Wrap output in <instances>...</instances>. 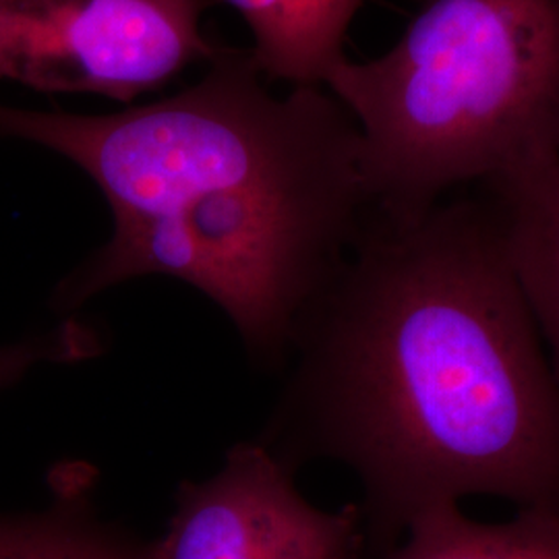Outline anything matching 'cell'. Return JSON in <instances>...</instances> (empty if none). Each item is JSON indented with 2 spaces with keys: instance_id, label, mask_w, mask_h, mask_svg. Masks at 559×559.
Wrapping results in <instances>:
<instances>
[{
  "instance_id": "obj_4",
  "label": "cell",
  "mask_w": 559,
  "mask_h": 559,
  "mask_svg": "<svg viewBox=\"0 0 559 559\" xmlns=\"http://www.w3.org/2000/svg\"><path fill=\"white\" fill-rule=\"evenodd\" d=\"M212 0H0V80L48 94L131 102L216 46L201 32Z\"/></svg>"
},
{
  "instance_id": "obj_7",
  "label": "cell",
  "mask_w": 559,
  "mask_h": 559,
  "mask_svg": "<svg viewBox=\"0 0 559 559\" xmlns=\"http://www.w3.org/2000/svg\"><path fill=\"white\" fill-rule=\"evenodd\" d=\"M214 2V0H212ZM251 29V60L265 80L320 87L344 57L348 25L365 0H218Z\"/></svg>"
},
{
  "instance_id": "obj_3",
  "label": "cell",
  "mask_w": 559,
  "mask_h": 559,
  "mask_svg": "<svg viewBox=\"0 0 559 559\" xmlns=\"http://www.w3.org/2000/svg\"><path fill=\"white\" fill-rule=\"evenodd\" d=\"M323 85L359 127L373 210L419 216L559 158V0H425L388 55Z\"/></svg>"
},
{
  "instance_id": "obj_1",
  "label": "cell",
  "mask_w": 559,
  "mask_h": 559,
  "mask_svg": "<svg viewBox=\"0 0 559 559\" xmlns=\"http://www.w3.org/2000/svg\"><path fill=\"white\" fill-rule=\"evenodd\" d=\"M290 348L272 452L350 468L380 537L471 496L559 514L558 378L487 193L373 210Z\"/></svg>"
},
{
  "instance_id": "obj_8",
  "label": "cell",
  "mask_w": 559,
  "mask_h": 559,
  "mask_svg": "<svg viewBox=\"0 0 559 559\" xmlns=\"http://www.w3.org/2000/svg\"><path fill=\"white\" fill-rule=\"evenodd\" d=\"M404 533L388 559H559V514L543 510L487 524L450 503L423 512Z\"/></svg>"
},
{
  "instance_id": "obj_5",
  "label": "cell",
  "mask_w": 559,
  "mask_h": 559,
  "mask_svg": "<svg viewBox=\"0 0 559 559\" xmlns=\"http://www.w3.org/2000/svg\"><path fill=\"white\" fill-rule=\"evenodd\" d=\"M360 512L305 500L293 471L263 443H240L221 471L182 485L160 559H355Z\"/></svg>"
},
{
  "instance_id": "obj_9",
  "label": "cell",
  "mask_w": 559,
  "mask_h": 559,
  "mask_svg": "<svg viewBox=\"0 0 559 559\" xmlns=\"http://www.w3.org/2000/svg\"><path fill=\"white\" fill-rule=\"evenodd\" d=\"M90 485L78 475L55 485V506L40 514L0 516V559H160L158 540L112 533L87 510Z\"/></svg>"
},
{
  "instance_id": "obj_6",
  "label": "cell",
  "mask_w": 559,
  "mask_h": 559,
  "mask_svg": "<svg viewBox=\"0 0 559 559\" xmlns=\"http://www.w3.org/2000/svg\"><path fill=\"white\" fill-rule=\"evenodd\" d=\"M500 214L514 274L559 383V158L485 182Z\"/></svg>"
},
{
  "instance_id": "obj_10",
  "label": "cell",
  "mask_w": 559,
  "mask_h": 559,
  "mask_svg": "<svg viewBox=\"0 0 559 559\" xmlns=\"http://www.w3.org/2000/svg\"><path fill=\"white\" fill-rule=\"evenodd\" d=\"M98 350L90 328L80 321H64L48 334L0 346V390L23 380L41 362H78Z\"/></svg>"
},
{
  "instance_id": "obj_2",
  "label": "cell",
  "mask_w": 559,
  "mask_h": 559,
  "mask_svg": "<svg viewBox=\"0 0 559 559\" xmlns=\"http://www.w3.org/2000/svg\"><path fill=\"white\" fill-rule=\"evenodd\" d=\"M263 80L249 50L221 46L195 85L115 115L0 104V138L73 162L112 210V237L60 284V307L160 274L218 302L258 359L293 346L373 205L346 108L320 87L276 98Z\"/></svg>"
}]
</instances>
